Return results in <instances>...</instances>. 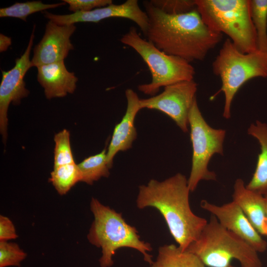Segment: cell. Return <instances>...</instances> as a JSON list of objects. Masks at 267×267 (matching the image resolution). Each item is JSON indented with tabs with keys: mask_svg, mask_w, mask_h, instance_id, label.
<instances>
[{
	"mask_svg": "<svg viewBox=\"0 0 267 267\" xmlns=\"http://www.w3.org/2000/svg\"><path fill=\"white\" fill-rule=\"evenodd\" d=\"M148 18L145 36L163 52L190 62L202 61L222 41V34L203 22L195 8L187 13L168 14L150 1L143 2Z\"/></svg>",
	"mask_w": 267,
	"mask_h": 267,
	"instance_id": "6da1fadb",
	"label": "cell"
},
{
	"mask_svg": "<svg viewBox=\"0 0 267 267\" xmlns=\"http://www.w3.org/2000/svg\"><path fill=\"white\" fill-rule=\"evenodd\" d=\"M138 188L137 207L157 210L182 250L197 239L208 221L192 211L189 201L190 191L184 175L177 173L161 181L152 179Z\"/></svg>",
	"mask_w": 267,
	"mask_h": 267,
	"instance_id": "7a4b0ae2",
	"label": "cell"
},
{
	"mask_svg": "<svg viewBox=\"0 0 267 267\" xmlns=\"http://www.w3.org/2000/svg\"><path fill=\"white\" fill-rule=\"evenodd\" d=\"M90 209L94 220L87 238L93 245L101 248L102 255L99 262L101 267H111L116 251L121 248L134 249L141 253L144 260L151 265L152 256L151 245L140 240L136 228L128 224L121 213H118L92 197Z\"/></svg>",
	"mask_w": 267,
	"mask_h": 267,
	"instance_id": "3957f363",
	"label": "cell"
},
{
	"mask_svg": "<svg viewBox=\"0 0 267 267\" xmlns=\"http://www.w3.org/2000/svg\"><path fill=\"white\" fill-rule=\"evenodd\" d=\"M184 251L195 254L208 267H227L233 259L241 267H263L258 252L223 227L213 215L197 239Z\"/></svg>",
	"mask_w": 267,
	"mask_h": 267,
	"instance_id": "277c9868",
	"label": "cell"
},
{
	"mask_svg": "<svg viewBox=\"0 0 267 267\" xmlns=\"http://www.w3.org/2000/svg\"><path fill=\"white\" fill-rule=\"evenodd\" d=\"M203 22L211 30L227 35L243 53L257 50L249 0H194Z\"/></svg>",
	"mask_w": 267,
	"mask_h": 267,
	"instance_id": "5b68a950",
	"label": "cell"
},
{
	"mask_svg": "<svg viewBox=\"0 0 267 267\" xmlns=\"http://www.w3.org/2000/svg\"><path fill=\"white\" fill-rule=\"evenodd\" d=\"M212 69L221 78L222 87L211 99L220 92L223 93V117L229 119L234 96L244 84L254 78L267 77V53L258 50L243 53L227 39L213 62Z\"/></svg>",
	"mask_w": 267,
	"mask_h": 267,
	"instance_id": "8992f818",
	"label": "cell"
},
{
	"mask_svg": "<svg viewBox=\"0 0 267 267\" xmlns=\"http://www.w3.org/2000/svg\"><path fill=\"white\" fill-rule=\"evenodd\" d=\"M120 41L138 53L149 69L151 82L137 87L138 90L144 94L153 96L161 87L193 80L195 71L190 62L159 49L141 38L134 27H131L122 36Z\"/></svg>",
	"mask_w": 267,
	"mask_h": 267,
	"instance_id": "52a82bcc",
	"label": "cell"
},
{
	"mask_svg": "<svg viewBox=\"0 0 267 267\" xmlns=\"http://www.w3.org/2000/svg\"><path fill=\"white\" fill-rule=\"evenodd\" d=\"M188 125L192 147L191 169L187 179L191 192L201 180H216V175L208 170V165L215 154L223 155V143L226 131L210 126L204 119L196 99L188 115Z\"/></svg>",
	"mask_w": 267,
	"mask_h": 267,
	"instance_id": "ba28073f",
	"label": "cell"
},
{
	"mask_svg": "<svg viewBox=\"0 0 267 267\" xmlns=\"http://www.w3.org/2000/svg\"><path fill=\"white\" fill-rule=\"evenodd\" d=\"M197 84L194 80L178 82L164 87L160 94L140 99L141 109L160 111L168 115L184 133L188 132V115L196 99Z\"/></svg>",
	"mask_w": 267,
	"mask_h": 267,
	"instance_id": "9c48e42d",
	"label": "cell"
},
{
	"mask_svg": "<svg viewBox=\"0 0 267 267\" xmlns=\"http://www.w3.org/2000/svg\"><path fill=\"white\" fill-rule=\"evenodd\" d=\"M35 25L30 36L27 47L23 54L15 60L14 66L7 71H2V79L0 84V132L3 141L7 138L8 125L7 111L11 103L20 104L23 98L29 94L26 88L24 78L32 66L30 55L35 37Z\"/></svg>",
	"mask_w": 267,
	"mask_h": 267,
	"instance_id": "30bf717a",
	"label": "cell"
},
{
	"mask_svg": "<svg viewBox=\"0 0 267 267\" xmlns=\"http://www.w3.org/2000/svg\"><path fill=\"white\" fill-rule=\"evenodd\" d=\"M45 17L59 25L75 24L79 22L98 23L110 18L119 17L134 22L145 35L148 27V18L145 11L140 8L137 0H127L120 4L113 3L106 6L87 12H78L70 14L58 15L44 12Z\"/></svg>",
	"mask_w": 267,
	"mask_h": 267,
	"instance_id": "8fae6325",
	"label": "cell"
},
{
	"mask_svg": "<svg viewBox=\"0 0 267 267\" xmlns=\"http://www.w3.org/2000/svg\"><path fill=\"white\" fill-rule=\"evenodd\" d=\"M200 206L214 216L223 227L241 238L257 252L262 253L266 250L267 242L233 201L218 206L203 200Z\"/></svg>",
	"mask_w": 267,
	"mask_h": 267,
	"instance_id": "7c38bea8",
	"label": "cell"
},
{
	"mask_svg": "<svg viewBox=\"0 0 267 267\" xmlns=\"http://www.w3.org/2000/svg\"><path fill=\"white\" fill-rule=\"evenodd\" d=\"M76 29L74 24L59 25L49 20L43 38L33 50L32 66L64 61L74 49L70 37Z\"/></svg>",
	"mask_w": 267,
	"mask_h": 267,
	"instance_id": "4fadbf2b",
	"label": "cell"
},
{
	"mask_svg": "<svg viewBox=\"0 0 267 267\" xmlns=\"http://www.w3.org/2000/svg\"><path fill=\"white\" fill-rule=\"evenodd\" d=\"M127 106L121 121L115 126L107 152V163L111 168L115 155L120 151L130 149L136 138L137 132L134 126L135 117L141 110L137 93L131 89L125 91Z\"/></svg>",
	"mask_w": 267,
	"mask_h": 267,
	"instance_id": "5bb4252c",
	"label": "cell"
},
{
	"mask_svg": "<svg viewBox=\"0 0 267 267\" xmlns=\"http://www.w3.org/2000/svg\"><path fill=\"white\" fill-rule=\"evenodd\" d=\"M37 68V80L44 89L46 98L63 97L75 91L78 78L74 72L68 71L64 61Z\"/></svg>",
	"mask_w": 267,
	"mask_h": 267,
	"instance_id": "9a60e30c",
	"label": "cell"
},
{
	"mask_svg": "<svg viewBox=\"0 0 267 267\" xmlns=\"http://www.w3.org/2000/svg\"><path fill=\"white\" fill-rule=\"evenodd\" d=\"M232 199L254 227L261 235H264L266 221L265 196L247 189L244 181L238 178L233 186Z\"/></svg>",
	"mask_w": 267,
	"mask_h": 267,
	"instance_id": "2e32d148",
	"label": "cell"
},
{
	"mask_svg": "<svg viewBox=\"0 0 267 267\" xmlns=\"http://www.w3.org/2000/svg\"><path fill=\"white\" fill-rule=\"evenodd\" d=\"M248 134L258 139L261 152L254 173L246 187L265 196L267 194V125L256 121L255 124L250 126Z\"/></svg>",
	"mask_w": 267,
	"mask_h": 267,
	"instance_id": "e0dca14e",
	"label": "cell"
},
{
	"mask_svg": "<svg viewBox=\"0 0 267 267\" xmlns=\"http://www.w3.org/2000/svg\"><path fill=\"white\" fill-rule=\"evenodd\" d=\"M206 267L195 254L183 251L174 244L160 247L156 260L150 265V267Z\"/></svg>",
	"mask_w": 267,
	"mask_h": 267,
	"instance_id": "ac0fdd59",
	"label": "cell"
},
{
	"mask_svg": "<svg viewBox=\"0 0 267 267\" xmlns=\"http://www.w3.org/2000/svg\"><path fill=\"white\" fill-rule=\"evenodd\" d=\"M107 149L104 148L98 154L89 156L78 164L82 182L92 185L101 178H107L111 169L107 161Z\"/></svg>",
	"mask_w": 267,
	"mask_h": 267,
	"instance_id": "d6986e66",
	"label": "cell"
},
{
	"mask_svg": "<svg viewBox=\"0 0 267 267\" xmlns=\"http://www.w3.org/2000/svg\"><path fill=\"white\" fill-rule=\"evenodd\" d=\"M82 176L78 164L75 163L53 168L49 181L58 194H66L77 182L81 181Z\"/></svg>",
	"mask_w": 267,
	"mask_h": 267,
	"instance_id": "ffe728a7",
	"label": "cell"
},
{
	"mask_svg": "<svg viewBox=\"0 0 267 267\" xmlns=\"http://www.w3.org/2000/svg\"><path fill=\"white\" fill-rule=\"evenodd\" d=\"M257 50L267 53V0H249Z\"/></svg>",
	"mask_w": 267,
	"mask_h": 267,
	"instance_id": "44dd1931",
	"label": "cell"
},
{
	"mask_svg": "<svg viewBox=\"0 0 267 267\" xmlns=\"http://www.w3.org/2000/svg\"><path fill=\"white\" fill-rule=\"evenodd\" d=\"M63 1L53 4H44L41 1H32L25 2H15L14 4L0 9V17H14L26 22L27 17L35 12L45 11L65 5Z\"/></svg>",
	"mask_w": 267,
	"mask_h": 267,
	"instance_id": "7402d4cb",
	"label": "cell"
},
{
	"mask_svg": "<svg viewBox=\"0 0 267 267\" xmlns=\"http://www.w3.org/2000/svg\"><path fill=\"white\" fill-rule=\"evenodd\" d=\"M53 168L75 163L70 144L69 132L64 129L54 136Z\"/></svg>",
	"mask_w": 267,
	"mask_h": 267,
	"instance_id": "603a6c76",
	"label": "cell"
},
{
	"mask_svg": "<svg viewBox=\"0 0 267 267\" xmlns=\"http://www.w3.org/2000/svg\"><path fill=\"white\" fill-rule=\"evenodd\" d=\"M26 257L27 254L17 244L0 241V267H20Z\"/></svg>",
	"mask_w": 267,
	"mask_h": 267,
	"instance_id": "cb8c5ba5",
	"label": "cell"
},
{
	"mask_svg": "<svg viewBox=\"0 0 267 267\" xmlns=\"http://www.w3.org/2000/svg\"><path fill=\"white\" fill-rule=\"evenodd\" d=\"M150 2L168 14L187 13L196 8L194 0H151Z\"/></svg>",
	"mask_w": 267,
	"mask_h": 267,
	"instance_id": "d4e9b609",
	"label": "cell"
},
{
	"mask_svg": "<svg viewBox=\"0 0 267 267\" xmlns=\"http://www.w3.org/2000/svg\"><path fill=\"white\" fill-rule=\"evenodd\" d=\"M69 4V9L73 13L87 12L112 3L111 0H63Z\"/></svg>",
	"mask_w": 267,
	"mask_h": 267,
	"instance_id": "484cf974",
	"label": "cell"
},
{
	"mask_svg": "<svg viewBox=\"0 0 267 267\" xmlns=\"http://www.w3.org/2000/svg\"><path fill=\"white\" fill-rule=\"evenodd\" d=\"M18 237L15 226L8 217L0 216V241L14 239Z\"/></svg>",
	"mask_w": 267,
	"mask_h": 267,
	"instance_id": "4316f807",
	"label": "cell"
},
{
	"mask_svg": "<svg viewBox=\"0 0 267 267\" xmlns=\"http://www.w3.org/2000/svg\"><path fill=\"white\" fill-rule=\"evenodd\" d=\"M11 44V39L10 38L2 34H0V51L3 52L6 51L8 47Z\"/></svg>",
	"mask_w": 267,
	"mask_h": 267,
	"instance_id": "83f0119b",
	"label": "cell"
},
{
	"mask_svg": "<svg viewBox=\"0 0 267 267\" xmlns=\"http://www.w3.org/2000/svg\"><path fill=\"white\" fill-rule=\"evenodd\" d=\"M265 202H266V221L265 225L264 234V235L267 236V194L265 195Z\"/></svg>",
	"mask_w": 267,
	"mask_h": 267,
	"instance_id": "f1b7e54d",
	"label": "cell"
},
{
	"mask_svg": "<svg viewBox=\"0 0 267 267\" xmlns=\"http://www.w3.org/2000/svg\"><path fill=\"white\" fill-rule=\"evenodd\" d=\"M227 267H235L232 266L231 265H230Z\"/></svg>",
	"mask_w": 267,
	"mask_h": 267,
	"instance_id": "f546056e",
	"label": "cell"
}]
</instances>
